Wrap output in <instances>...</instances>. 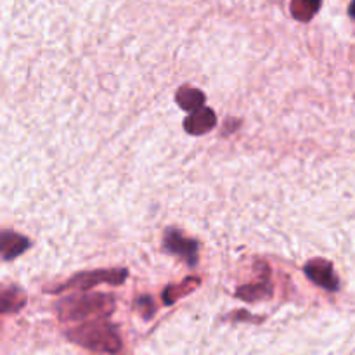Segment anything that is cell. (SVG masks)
<instances>
[{"mask_svg":"<svg viewBox=\"0 0 355 355\" xmlns=\"http://www.w3.org/2000/svg\"><path fill=\"white\" fill-rule=\"evenodd\" d=\"M30 248V239L14 231L0 232V255L4 260H12Z\"/></svg>","mask_w":355,"mask_h":355,"instance_id":"cell-7","label":"cell"},{"mask_svg":"<svg viewBox=\"0 0 355 355\" xmlns=\"http://www.w3.org/2000/svg\"><path fill=\"white\" fill-rule=\"evenodd\" d=\"M163 250L172 253V255L184 258L187 265L194 267L196 263H198V243H196L194 239H189L185 238V236H182L181 231L168 229V231L165 232Z\"/></svg>","mask_w":355,"mask_h":355,"instance_id":"cell-4","label":"cell"},{"mask_svg":"<svg viewBox=\"0 0 355 355\" xmlns=\"http://www.w3.org/2000/svg\"><path fill=\"white\" fill-rule=\"evenodd\" d=\"M128 276L127 269H99L92 270V272H80L75 274V276L68 279L66 283H63L61 286H57L56 290H52V293H63L68 292V290H79V292H85V290L94 288L97 284H113V286H118V284L125 283Z\"/></svg>","mask_w":355,"mask_h":355,"instance_id":"cell-3","label":"cell"},{"mask_svg":"<svg viewBox=\"0 0 355 355\" xmlns=\"http://www.w3.org/2000/svg\"><path fill=\"white\" fill-rule=\"evenodd\" d=\"M114 296L108 293H90V295L66 296L56 305L57 316L64 323L77 321L104 319L114 310Z\"/></svg>","mask_w":355,"mask_h":355,"instance_id":"cell-1","label":"cell"},{"mask_svg":"<svg viewBox=\"0 0 355 355\" xmlns=\"http://www.w3.org/2000/svg\"><path fill=\"white\" fill-rule=\"evenodd\" d=\"M272 295V286H270L267 281H262V283L255 284H246V286H241V288L236 292V296L245 302H258V300L269 298Z\"/></svg>","mask_w":355,"mask_h":355,"instance_id":"cell-9","label":"cell"},{"mask_svg":"<svg viewBox=\"0 0 355 355\" xmlns=\"http://www.w3.org/2000/svg\"><path fill=\"white\" fill-rule=\"evenodd\" d=\"M66 336L68 340L77 343L79 347L92 352H104V354H118L121 350V345H123L116 326L103 319L80 324V326L68 331Z\"/></svg>","mask_w":355,"mask_h":355,"instance_id":"cell-2","label":"cell"},{"mask_svg":"<svg viewBox=\"0 0 355 355\" xmlns=\"http://www.w3.org/2000/svg\"><path fill=\"white\" fill-rule=\"evenodd\" d=\"M26 296L21 290L11 288L0 295V314L18 312L21 307H25Z\"/></svg>","mask_w":355,"mask_h":355,"instance_id":"cell-10","label":"cell"},{"mask_svg":"<svg viewBox=\"0 0 355 355\" xmlns=\"http://www.w3.org/2000/svg\"><path fill=\"white\" fill-rule=\"evenodd\" d=\"M321 8V0H293L292 14L298 21H310Z\"/></svg>","mask_w":355,"mask_h":355,"instance_id":"cell-12","label":"cell"},{"mask_svg":"<svg viewBox=\"0 0 355 355\" xmlns=\"http://www.w3.org/2000/svg\"><path fill=\"white\" fill-rule=\"evenodd\" d=\"M215 125H217V116L210 108L191 111V114L184 121V128L189 135H203L212 130Z\"/></svg>","mask_w":355,"mask_h":355,"instance_id":"cell-6","label":"cell"},{"mask_svg":"<svg viewBox=\"0 0 355 355\" xmlns=\"http://www.w3.org/2000/svg\"><path fill=\"white\" fill-rule=\"evenodd\" d=\"M137 309H141L142 316L146 317V319H150V317L154 314L153 300H151L150 296H141V298L137 300Z\"/></svg>","mask_w":355,"mask_h":355,"instance_id":"cell-13","label":"cell"},{"mask_svg":"<svg viewBox=\"0 0 355 355\" xmlns=\"http://www.w3.org/2000/svg\"><path fill=\"white\" fill-rule=\"evenodd\" d=\"M175 99H177V104L182 110L191 113V111L203 108V104H205V94L201 90L194 89V87H182V89L177 90Z\"/></svg>","mask_w":355,"mask_h":355,"instance_id":"cell-8","label":"cell"},{"mask_svg":"<svg viewBox=\"0 0 355 355\" xmlns=\"http://www.w3.org/2000/svg\"><path fill=\"white\" fill-rule=\"evenodd\" d=\"M305 276L309 277L312 283L319 284L321 288L327 290V292H338L340 288V281H338L336 274H334L333 265L324 258H314L303 267Z\"/></svg>","mask_w":355,"mask_h":355,"instance_id":"cell-5","label":"cell"},{"mask_svg":"<svg viewBox=\"0 0 355 355\" xmlns=\"http://www.w3.org/2000/svg\"><path fill=\"white\" fill-rule=\"evenodd\" d=\"M198 286H199L198 277H189V279L182 281L181 284H175V286H168V288L163 292L165 303H167V305H172L175 300H179L181 296H184V295H189V293L194 292Z\"/></svg>","mask_w":355,"mask_h":355,"instance_id":"cell-11","label":"cell"}]
</instances>
